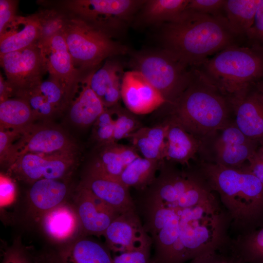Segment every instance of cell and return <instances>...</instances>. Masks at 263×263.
Returning a JSON list of instances; mask_svg holds the SVG:
<instances>
[{
    "mask_svg": "<svg viewBox=\"0 0 263 263\" xmlns=\"http://www.w3.org/2000/svg\"><path fill=\"white\" fill-rule=\"evenodd\" d=\"M137 191L132 197L151 240L150 263H186L227 243L229 217L202 176L163 170Z\"/></svg>",
    "mask_w": 263,
    "mask_h": 263,
    "instance_id": "6da1fadb",
    "label": "cell"
},
{
    "mask_svg": "<svg viewBox=\"0 0 263 263\" xmlns=\"http://www.w3.org/2000/svg\"><path fill=\"white\" fill-rule=\"evenodd\" d=\"M159 38L163 49L190 68L207 57L236 44L237 36L224 15L213 16L186 9L175 20L162 24Z\"/></svg>",
    "mask_w": 263,
    "mask_h": 263,
    "instance_id": "7a4b0ae2",
    "label": "cell"
},
{
    "mask_svg": "<svg viewBox=\"0 0 263 263\" xmlns=\"http://www.w3.org/2000/svg\"><path fill=\"white\" fill-rule=\"evenodd\" d=\"M197 169L227 212L232 237L263 226V184L253 174L209 162Z\"/></svg>",
    "mask_w": 263,
    "mask_h": 263,
    "instance_id": "3957f363",
    "label": "cell"
},
{
    "mask_svg": "<svg viewBox=\"0 0 263 263\" xmlns=\"http://www.w3.org/2000/svg\"><path fill=\"white\" fill-rule=\"evenodd\" d=\"M195 69L194 79L171 105L172 119L200 139L231 123L234 113L230 97Z\"/></svg>",
    "mask_w": 263,
    "mask_h": 263,
    "instance_id": "277c9868",
    "label": "cell"
},
{
    "mask_svg": "<svg viewBox=\"0 0 263 263\" xmlns=\"http://www.w3.org/2000/svg\"><path fill=\"white\" fill-rule=\"evenodd\" d=\"M196 68L225 94L235 96L263 78V49L230 45Z\"/></svg>",
    "mask_w": 263,
    "mask_h": 263,
    "instance_id": "5b68a950",
    "label": "cell"
},
{
    "mask_svg": "<svg viewBox=\"0 0 263 263\" xmlns=\"http://www.w3.org/2000/svg\"><path fill=\"white\" fill-rule=\"evenodd\" d=\"M130 65L162 95L173 104L194 79L196 69L188 67L165 50H145L135 53Z\"/></svg>",
    "mask_w": 263,
    "mask_h": 263,
    "instance_id": "8992f818",
    "label": "cell"
},
{
    "mask_svg": "<svg viewBox=\"0 0 263 263\" xmlns=\"http://www.w3.org/2000/svg\"><path fill=\"white\" fill-rule=\"evenodd\" d=\"M62 33L75 68L91 72L102 61L126 54L128 48L75 16L68 17Z\"/></svg>",
    "mask_w": 263,
    "mask_h": 263,
    "instance_id": "52a82bcc",
    "label": "cell"
},
{
    "mask_svg": "<svg viewBox=\"0 0 263 263\" xmlns=\"http://www.w3.org/2000/svg\"><path fill=\"white\" fill-rule=\"evenodd\" d=\"M146 0H73L65 6L74 16L85 21L108 36L122 33L134 14Z\"/></svg>",
    "mask_w": 263,
    "mask_h": 263,
    "instance_id": "ba28073f",
    "label": "cell"
},
{
    "mask_svg": "<svg viewBox=\"0 0 263 263\" xmlns=\"http://www.w3.org/2000/svg\"><path fill=\"white\" fill-rule=\"evenodd\" d=\"M77 150L76 144L60 127L49 121L33 123L20 133L15 143L13 164L28 153L76 154Z\"/></svg>",
    "mask_w": 263,
    "mask_h": 263,
    "instance_id": "9c48e42d",
    "label": "cell"
},
{
    "mask_svg": "<svg viewBox=\"0 0 263 263\" xmlns=\"http://www.w3.org/2000/svg\"><path fill=\"white\" fill-rule=\"evenodd\" d=\"M0 65L14 96L38 86L46 72L38 42L24 49L0 54Z\"/></svg>",
    "mask_w": 263,
    "mask_h": 263,
    "instance_id": "30bf717a",
    "label": "cell"
},
{
    "mask_svg": "<svg viewBox=\"0 0 263 263\" xmlns=\"http://www.w3.org/2000/svg\"><path fill=\"white\" fill-rule=\"evenodd\" d=\"M43 65L50 78L62 87L67 108L74 95L76 86L82 77L75 66L62 32L38 41Z\"/></svg>",
    "mask_w": 263,
    "mask_h": 263,
    "instance_id": "8fae6325",
    "label": "cell"
},
{
    "mask_svg": "<svg viewBox=\"0 0 263 263\" xmlns=\"http://www.w3.org/2000/svg\"><path fill=\"white\" fill-rule=\"evenodd\" d=\"M75 162L76 154L28 153L20 156L9 169L19 179L32 184L44 179L62 180L72 172Z\"/></svg>",
    "mask_w": 263,
    "mask_h": 263,
    "instance_id": "7c38bea8",
    "label": "cell"
},
{
    "mask_svg": "<svg viewBox=\"0 0 263 263\" xmlns=\"http://www.w3.org/2000/svg\"><path fill=\"white\" fill-rule=\"evenodd\" d=\"M103 236L106 245L115 254L152 246L151 239L135 209L120 214L109 225Z\"/></svg>",
    "mask_w": 263,
    "mask_h": 263,
    "instance_id": "4fadbf2b",
    "label": "cell"
},
{
    "mask_svg": "<svg viewBox=\"0 0 263 263\" xmlns=\"http://www.w3.org/2000/svg\"><path fill=\"white\" fill-rule=\"evenodd\" d=\"M74 201L84 236H103L111 223L121 214L89 190L79 186Z\"/></svg>",
    "mask_w": 263,
    "mask_h": 263,
    "instance_id": "5bb4252c",
    "label": "cell"
},
{
    "mask_svg": "<svg viewBox=\"0 0 263 263\" xmlns=\"http://www.w3.org/2000/svg\"><path fill=\"white\" fill-rule=\"evenodd\" d=\"M219 131L214 145V163L226 168L241 169L259 148V144L245 135L235 122Z\"/></svg>",
    "mask_w": 263,
    "mask_h": 263,
    "instance_id": "9a60e30c",
    "label": "cell"
},
{
    "mask_svg": "<svg viewBox=\"0 0 263 263\" xmlns=\"http://www.w3.org/2000/svg\"><path fill=\"white\" fill-rule=\"evenodd\" d=\"M234 122L250 139L263 146V95L253 85L244 92L229 96Z\"/></svg>",
    "mask_w": 263,
    "mask_h": 263,
    "instance_id": "2e32d148",
    "label": "cell"
},
{
    "mask_svg": "<svg viewBox=\"0 0 263 263\" xmlns=\"http://www.w3.org/2000/svg\"><path fill=\"white\" fill-rule=\"evenodd\" d=\"M121 98L127 109L135 114H145L166 102L161 94L139 72H125L122 78Z\"/></svg>",
    "mask_w": 263,
    "mask_h": 263,
    "instance_id": "e0dca14e",
    "label": "cell"
},
{
    "mask_svg": "<svg viewBox=\"0 0 263 263\" xmlns=\"http://www.w3.org/2000/svg\"><path fill=\"white\" fill-rule=\"evenodd\" d=\"M78 186L89 190L120 214L135 209L129 188L89 167Z\"/></svg>",
    "mask_w": 263,
    "mask_h": 263,
    "instance_id": "ac0fdd59",
    "label": "cell"
},
{
    "mask_svg": "<svg viewBox=\"0 0 263 263\" xmlns=\"http://www.w3.org/2000/svg\"><path fill=\"white\" fill-rule=\"evenodd\" d=\"M39 223L46 235L56 243L67 244L76 236H84L74 206L66 202L44 214Z\"/></svg>",
    "mask_w": 263,
    "mask_h": 263,
    "instance_id": "d6986e66",
    "label": "cell"
},
{
    "mask_svg": "<svg viewBox=\"0 0 263 263\" xmlns=\"http://www.w3.org/2000/svg\"><path fill=\"white\" fill-rule=\"evenodd\" d=\"M69 192L68 186L62 180L44 179L35 182L27 195L29 215L39 222L44 214L65 202Z\"/></svg>",
    "mask_w": 263,
    "mask_h": 263,
    "instance_id": "ffe728a7",
    "label": "cell"
},
{
    "mask_svg": "<svg viewBox=\"0 0 263 263\" xmlns=\"http://www.w3.org/2000/svg\"><path fill=\"white\" fill-rule=\"evenodd\" d=\"M91 72L79 79L75 89L77 95L73 96L68 107L70 122L79 127L94 124L106 109L90 87Z\"/></svg>",
    "mask_w": 263,
    "mask_h": 263,
    "instance_id": "44dd1931",
    "label": "cell"
},
{
    "mask_svg": "<svg viewBox=\"0 0 263 263\" xmlns=\"http://www.w3.org/2000/svg\"><path fill=\"white\" fill-rule=\"evenodd\" d=\"M40 37L39 26L34 14L16 16L0 32V54L27 48L38 42Z\"/></svg>",
    "mask_w": 263,
    "mask_h": 263,
    "instance_id": "7402d4cb",
    "label": "cell"
},
{
    "mask_svg": "<svg viewBox=\"0 0 263 263\" xmlns=\"http://www.w3.org/2000/svg\"><path fill=\"white\" fill-rule=\"evenodd\" d=\"M56 263H113L112 252L105 244L83 236L66 244L59 251Z\"/></svg>",
    "mask_w": 263,
    "mask_h": 263,
    "instance_id": "603a6c76",
    "label": "cell"
},
{
    "mask_svg": "<svg viewBox=\"0 0 263 263\" xmlns=\"http://www.w3.org/2000/svg\"><path fill=\"white\" fill-rule=\"evenodd\" d=\"M99 146L100 151L89 167L117 180L127 166L140 156L132 146L112 142Z\"/></svg>",
    "mask_w": 263,
    "mask_h": 263,
    "instance_id": "cb8c5ba5",
    "label": "cell"
},
{
    "mask_svg": "<svg viewBox=\"0 0 263 263\" xmlns=\"http://www.w3.org/2000/svg\"><path fill=\"white\" fill-rule=\"evenodd\" d=\"M168 123L164 158L188 165L189 161L194 158L202 142L173 119Z\"/></svg>",
    "mask_w": 263,
    "mask_h": 263,
    "instance_id": "d4e9b609",
    "label": "cell"
},
{
    "mask_svg": "<svg viewBox=\"0 0 263 263\" xmlns=\"http://www.w3.org/2000/svg\"><path fill=\"white\" fill-rule=\"evenodd\" d=\"M168 123L152 127H141L128 138L145 158L162 162L164 158Z\"/></svg>",
    "mask_w": 263,
    "mask_h": 263,
    "instance_id": "484cf974",
    "label": "cell"
},
{
    "mask_svg": "<svg viewBox=\"0 0 263 263\" xmlns=\"http://www.w3.org/2000/svg\"><path fill=\"white\" fill-rule=\"evenodd\" d=\"M36 120L27 102L14 97L0 102V130H11L20 133Z\"/></svg>",
    "mask_w": 263,
    "mask_h": 263,
    "instance_id": "4316f807",
    "label": "cell"
},
{
    "mask_svg": "<svg viewBox=\"0 0 263 263\" xmlns=\"http://www.w3.org/2000/svg\"><path fill=\"white\" fill-rule=\"evenodd\" d=\"M260 0H225L224 14L230 29L237 36H246L253 25Z\"/></svg>",
    "mask_w": 263,
    "mask_h": 263,
    "instance_id": "83f0119b",
    "label": "cell"
},
{
    "mask_svg": "<svg viewBox=\"0 0 263 263\" xmlns=\"http://www.w3.org/2000/svg\"><path fill=\"white\" fill-rule=\"evenodd\" d=\"M225 251L245 263H263V226L230 237Z\"/></svg>",
    "mask_w": 263,
    "mask_h": 263,
    "instance_id": "f1b7e54d",
    "label": "cell"
},
{
    "mask_svg": "<svg viewBox=\"0 0 263 263\" xmlns=\"http://www.w3.org/2000/svg\"><path fill=\"white\" fill-rule=\"evenodd\" d=\"M189 0H148L141 7V20L145 24L162 25L177 19Z\"/></svg>",
    "mask_w": 263,
    "mask_h": 263,
    "instance_id": "f546056e",
    "label": "cell"
},
{
    "mask_svg": "<svg viewBox=\"0 0 263 263\" xmlns=\"http://www.w3.org/2000/svg\"><path fill=\"white\" fill-rule=\"evenodd\" d=\"M161 162L140 156L127 166L118 181L129 188H132L137 191L142 190L155 180Z\"/></svg>",
    "mask_w": 263,
    "mask_h": 263,
    "instance_id": "4dcf8cb0",
    "label": "cell"
},
{
    "mask_svg": "<svg viewBox=\"0 0 263 263\" xmlns=\"http://www.w3.org/2000/svg\"><path fill=\"white\" fill-rule=\"evenodd\" d=\"M122 72V65L119 61L108 58L101 68L90 73V87L101 101L109 91L121 86Z\"/></svg>",
    "mask_w": 263,
    "mask_h": 263,
    "instance_id": "1f68e13d",
    "label": "cell"
},
{
    "mask_svg": "<svg viewBox=\"0 0 263 263\" xmlns=\"http://www.w3.org/2000/svg\"><path fill=\"white\" fill-rule=\"evenodd\" d=\"M15 97L26 100L32 110L36 120L49 121V119L57 113L39 92L38 86L35 88L17 93Z\"/></svg>",
    "mask_w": 263,
    "mask_h": 263,
    "instance_id": "d6a6232c",
    "label": "cell"
},
{
    "mask_svg": "<svg viewBox=\"0 0 263 263\" xmlns=\"http://www.w3.org/2000/svg\"><path fill=\"white\" fill-rule=\"evenodd\" d=\"M110 109L115 115L114 117L113 115L114 120L113 142L129 138L132 133L141 127L140 123L134 116L135 114L122 108L118 103Z\"/></svg>",
    "mask_w": 263,
    "mask_h": 263,
    "instance_id": "836d02e7",
    "label": "cell"
},
{
    "mask_svg": "<svg viewBox=\"0 0 263 263\" xmlns=\"http://www.w3.org/2000/svg\"><path fill=\"white\" fill-rule=\"evenodd\" d=\"M34 15L40 28L39 41L62 32L68 19L63 14L53 9H43Z\"/></svg>",
    "mask_w": 263,
    "mask_h": 263,
    "instance_id": "e575fe53",
    "label": "cell"
},
{
    "mask_svg": "<svg viewBox=\"0 0 263 263\" xmlns=\"http://www.w3.org/2000/svg\"><path fill=\"white\" fill-rule=\"evenodd\" d=\"M114 124L111 110L106 109L94 124L93 136L99 146L113 142Z\"/></svg>",
    "mask_w": 263,
    "mask_h": 263,
    "instance_id": "d590c367",
    "label": "cell"
},
{
    "mask_svg": "<svg viewBox=\"0 0 263 263\" xmlns=\"http://www.w3.org/2000/svg\"><path fill=\"white\" fill-rule=\"evenodd\" d=\"M38 88L40 93L58 112L67 108L64 92L58 82L49 77L46 81H42Z\"/></svg>",
    "mask_w": 263,
    "mask_h": 263,
    "instance_id": "8d00e7d4",
    "label": "cell"
},
{
    "mask_svg": "<svg viewBox=\"0 0 263 263\" xmlns=\"http://www.w3.org/2000/svg\"><path fill=\"white\" fill-rule=\"evenodd\" d=\"M18 132L0 130V160L1 164L9 167L13 163L14 142L20 136Z\"/></svg>",
    "mask_w": 263,
    "mask_h": 263,
    "instance_id": "74e56055",
    "label": "cell"
},
{
    "mask_svg": "<svg viewBox=\"0 0 263 263\" xmlns=\"http://www.w3.org/2000/svg\"><path fill=\"white\" fill-rule=\"evenodd\" d=\"M225 0H189L186 9L213 16L224 15Z\"/></svg>",
    "mask_w": 263,
    "mask_h": 263,
    "instance_id": "f35d334b",
    "label": "cell"
},
{
    "mask_svg": "<svg viewBox=\"0 0 263 263\" xmlns=\"http://www.w3.org/2000/svg\"><path fill=\"white\" fill-rule=\"evenodd\" d=\"M246 37L252 42V46L263 49V0H260L253 25Z\"/></svg>",
    "mask_w": 263,
    "mask_h": 263,
    "instance_id": "ab89813d",
    "label": "cell"
},
{
    "mask_svg": "<svg viewBox=\"0 0 263 263\" xmlns=\"http://www.w3.org/2000/svg\"><path fill=\"white\" fill-rule=\"evenodd\" d=\"M151 245L141 249L116 254L113 263H150Z\"/></svg>",
    "mask_w": 263,
    "mask_h": 263,
    "instance_id": "60d3db41",
    "label": "cell"
},
{
    "mask_svg": "<svg viewBox=\"0 0 263 263\" xmlns=\"http://www.w3.org/2000/svg\"><path fill=\"white\" fill-rule=\"evenodd\" d=\"M16 195V186L9 178L0 175V206L4 207L14 201Z\"/></svg>",
    "mask_w": 263,
    "mask_h": 263,
    "instance_id": "b9f144b4",
    "label": "cell"
},
{
    "mask_svg": "<svg viewBox=\"0 0 263 263\" xmlns=\"http://www.w3.org/2000/svg\"><path fill=\"white\" fill-rule=\"evenodd\" d=\"M17 0H0V32L17 16Z\"/></svg>",
    "mask_w": 263,
    "mask_h": 263,
    "instance_id": "7bdbcfd3",
    "label": "cell"
},
{
    "mask_svg": "<svg viewBox=\"0 0 263 263\" xmlns=\"http://www.w3.org/2000/svg\"><path fill=\"white\" fill-rule=\"evenodd\" d=\"M263 184V150L260 147L244 166Z\"/></svg>",
    "mask_w": 263,
    "mask_h": 263,
    "instance_id": "ee69618b",
    "label": "cell"
},
{
    "mask_svg": "<svg viewBox=\"0 0 263 263\" xmlns=\"http://www.w3.org/2000/svg\"><path fill=\"white\" fill-rule=\"evenodd\" d=\"M2 263H33L27 252L21 248L14 246L4 253Z\"/></svg>",
    "mask_w": 263,
    "mask_h": 263,
    "instance_id": "f6af8a7d",
    "label": "cell"
},
{
    "mask_svg": "<svg viewBox=\"0 0 263 263\" xmlns=\"http://www.w3.org/2000/svg\"><path fill=\"white\" fill-rule=\"evenodd\" d=\"M226 254L222 250H212L190 260L188 263H225Z\"/></svg>",
    "mask_w": 263,
    "mask_h": 263,
    "instance_id": "bcb514c9",
    "label": "cell"
},
{
    "mask_svg": "<svg viewBox=\"0 0 263 263\" xmlns=\"http://www.w3.org/2000/svg\"><path fill=\"white\" fill-rule=\"evenodd\" d=\"M14 96L13 90L8 84L6 80H5L0 74V102L3 101L8 98Z\"/></svg>",
    "mask_w": 263,
    "mask_h": 263,
    "instance_id": "7dc6e473",
    "label": "cell"
},
{
    "mask_svg": "<svg viewBox=\"0 0 263 263\" xmlns=\"http://www.w3.org/2000/svg\"><path fill=\"white\" fill-rule=\"evenodd\" d=\"M226 254V260L225 263H245L241 260L227 253Z\"/></svg>",
    "mask_w": 263,
    "mask_h": 263,
    "instance_id": "c3c4849f",
    "label": "cell"
},
{
    "mask_svg": "<svg viewBox=\"0 0 263 263\" xmlns=\"http://www.w3.org/2000/svg\"><path fill=\"white\" fill-rule=\"evenodd\" d=\"M255 85L263 95V78L256 83Z\"/></svg>",
    "mask_w": 263,
    "mask_h": 263,
    "instance_id": "681fc988",
    "label": "cell"
},
{
    "mask_svg": "<svg viewBox=\"0 0 263 263\" xmlns=\"http://www.w3.org/2000/svg\"><path fill=\"white\" fill-rule=\"evenodd\" d=\"M260 147H261L262 148V149L263 150V146H260Z\"/></svg>",
    "mask_w": 263,
    "mask_h": 263,
    "instance_id": "f907efd6",
    "label": "cell"
},
{
    "mask_svg": "<svg viewBox=\"0 0 263 263\" xmlns=\"http://www.w3.org/2000/svg\"></svg>",
    "mask_w": 263,
    "mask_h": 263,
    "instance_id": "816d5d0a",
    "label": "cell"
}]
</instances>
